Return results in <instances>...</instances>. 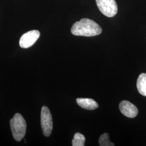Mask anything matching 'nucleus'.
Returning <instances> with one entry per match:
<instances>
[{
	"label": "nucleus",
	"mask_w": 146,
	"mask_h": 146,
	"mask_svg": "<svg viewBox=\"0 0 146 146\" xmlns=\"http://www.w3.org/2000/svg\"><path fill=\"white\" fill-rule=\"evenodd\" d=\"M85 140L86 138L83 134L80 133H76L74 136L72 140V146H84Z\"/></svg>",
	"instance_id": "9"
},
{
	"label": "nucleus",
	"mask_w": 146,
	"mask_h": 146,
	"mask_svg": "<svg viewBox=\"0 0 146 146\" xmlns=\"http://www.w3.org/2000/svg\"><path fill=\"white\" fill-rule=\"evenodd\" d=\"M100 11L106 16L112 17L117 12V5L115 0H96Z\"/></svg>",
	"instance_id": "3"
},
{
	"label": "nucleus",
	"mask_w": 146,
	"mask_h": 146,
	"mask_svg": "<svg viewBox=\"0 0 146 146\" xmlns=\"http://www.w3.org/2000/svg\"><path fill=\"white\" fill-rule=\"evenodd\" d=\"M71 33L75 36H94L101 34L102 28L95 21L85 18L73 25Z\"/></svg>",
	"instance_id": "1"
},
{
	"label": "nucleus",
	"mask_w": 146,
	"mask_h": 146,
	"mask_svg": "<svg viewBox=\"0 0 146 146\" xmlns=\"http://www.w3.org/2000/svg\"><path fill=\"white\" fill-rule=\"evenodd\" d=\"M76 102L79 106L85 110H96L99 107L98 104L92 99L78 98L76 99Z\"/></svg>",
	"instance_id": "7"
},
{
	"label": "nucleus",
	"mask_w": 146,
	"mask_h": 146,
	"mask_svg": "<svg viewBox=\"0 0 146 146\" xmlns=\"http://www.w3.org/2000/svg\"><path fill=\"white\" fill-rule=\"evenodd\" d=\"M119 109L123 115L129 118H134L138 114L137 107L128 101H121L119 104Z\"/></svg>",
	"instance_id": "6"
},
{
	"label": "nucleus",
	"mask_w": 146,
	"mask_h": 146,
	"mask_svg": "<svg viewBox=\"0 0 146 146\" xmlns=\"http://www.w3.org/2000/svg\"><path fill=\"white\" fill-rule=\"evenodd\" d=\"M137 88L140 94L146 96V74H141L137 80Z\"/></svg>",
	"instance_id": "8"
},
{
	"label": "nucleus",
	"mask_w": 146,
	"mask_h": 146,
	"mask_svg": "<svg viewBox=\"0 0 146 146\" xmlns=\"http://www.w3.org/2000/svg\"><path fill=\"white\" fill-rule=\"evenodd\" d=\"M12 134L16 141H20L26 133V121L19 113H16L10 121Z\"/></svg>",
	"instance_id": "2"
},
{
	"label": "nucleus",
	"mask_w": 146,
	"mask_h": 146,
	"mask_svg": "<svg viewBox=\"0 0 146 146\" xmlns=\"http://www.w3.org/2000/svg\"><path fill=\"white\" fill-rule=\"evenodd\" d=\"M40 36V33L37 30L28 31L24 34L20 40L19 44L22 48H28L36 42Z\"/></svg>",
	"instance_id": "5"
},
{
	"label": "nucleus",
	"mask_w": 146,
	"mask_h": 146,
	"mask_svg": "<svg viewBox=\"0 0 146 146\" xmlns=\"http://www.w3.org/2000/svg\"><path fill=\"white\" fill-rule=\"evenodd\" d=\"M99 145L101 146H114L115 145L110 140L109 134L104 133L100 136L99 140Z\"/></svg>",
	"instance_id": "10"
},
{
	"label": "nucleus",
	"mask_w": 146,
	"mask_h": 146,
	"mask_svg": "<svg viewBox=\"0 0 146 146\" xmlns=\"http://www.w3.org/2000/svg\"><path fill=\"white\" fill-rule=\"evenodd\" d=\"M41 125L42 131L45 136L50 135L52 130V119L49 108L43 106L41 112Z\"/></svg>",
	"instance_id": "4"
}]
</instances>
